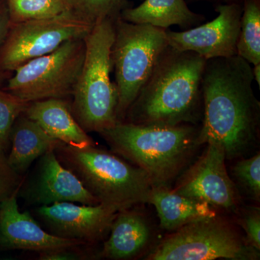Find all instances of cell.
<instances>
[{
    "instance_id": "8992f818",
    "label": "cell",
    "mask_w": 260,
    "mask_h": 260,
    "mask_svg": "<svg viewBox=\"0 0 260 260\" xmlns=\"http://www.w3.org/2000/svg\"><path fill=\"white\" fill-rule=\"evenodd\" d=\"M168 46L166 29L129 23L121 17L116 19L112 59L118 93V122L124 121L128 109Z\"/></svg>"
},
{
    "instance_id": "9c48e42d",
    "label": "cell",
    "mask_w": 260,
    "mask_h": 260,
    "mask_svg": "<svg viewBox=\"0 0 260 260\" xmlns=\"http://www.w3.org/2000/svg\"><path fill=\"white\" fill-rule=\"evenodd\" d=\"M93 27L67 12L54 18L11 24L0 47V69L13 72L68 41L84 39Z\"/></svg>"
},
{
    "instance_id": "4fadbf2b",
    "label": "cell",
    "mask_w": 260,
    "mask_h": 260,
    "mask_svg": "<svg viewBox=\"0 0 260 260\" xmlns=\"http://www.w3.org/2000/svg\"><path fill=\"white\" fill-rule=\"evenodd\" d=\"M225 150L218 143H207L201 157L183 175L173 191L204 202L208 205L230 209L237 203L235 187L225 167Z\"/></svg>"
},
{
    "instance_id": "5bb4252c",
    "label": "cell",
    "mask_w": 260,
    "mask_h": 260,
    "mask_svg": "<svg viewBox=\"0 0 260 260\" xmlns=\"http://www.w3.org/2000/svg\"><path fill=\"white\" fill-rule=\"evenodd\" d=\"M19 190L0 204L2 248L40 253L70 246L90 245L82 241L56 237L44 231L28 212L19 210Z\"/></svg>"
},
{
    "instance_id": "4316f807",
    "label": "cell",
    "mask_w": 260,
    "mask_h": 260,
    "mask_svg": "<svg viewBox=\"0 0 260 260\" xmlns=\"http://www.w3.org/2000/svg\"><path fill=\"white\" fill-rule=\"evenodd\" d=\"M246 234V242L253 248L260 249V216L259 211H251L246 214L241 220Z\"/></svg>"
},
{
    "instance_id": "7c38bea8",
    "label": "cell",
    "mask_w": 260,
    "mask_h": 260,
    "mask_svg": "<svg viewBox=\"0 0 260 260\" xmlns=\"http://www.w3.org/2000/svg\"><path fill=\"white\" fill-rule=\"evenodd\" d=\"M118 210L102 204L75 205L56 203L34 209L49 233L63 239L95 244L110 232Z\"/></svg>"
},
{
    "instance_id": "d6986e66",
    "label": "cell",
    "mask_w": 260,
    "mask_h": 260,
    "mask_svg": "<svg viewBox=\"0 0 260 260\" xmlns=\"http://www.w3.org/2000/svg\"><path fill=\"white\" fill-rule=\"evenodd\" d=\"M148 203L155 207L160 226L167 231H176L200 219L216 216L208 203L178 194L167 186H154Z\"/></svg>"
},
{
    "instance_id": "7a4b0ae2",
    "label": "cell",
    "mask_w": 260,
    "mask_h": 260,
    "mask_svg": "<svg viewBox=\"0 0 260 260\" xmlns=\"http://www.w3.org/2000/svg\"><path fill=\"white\" fill-rule=\"evenodd\" d=\"M205 62L206 59L196 53L168 46L128 109L124 122L199 125L203 116Z\"/></svg>"
},
{
    "instance_id": "ffe728a7",
    "label": "cell",
    "mask_w": 260,
    "mask_h": 260,
    "mask_svg": "<svg viewBox=\"0 0 260 260\" xmlns=\"http://www.w3.org/2000/svg\"><path fill=\"white\" fill-rule=\"evenodd\" d=\"M237 55L250 64H260V0H244Z\"/></svg>"
},
{
    "instance_id": "f546056e",
    "label": "cell",
    "mask_w": 260,
    "mask_h": 260,
    "mask_svg": "<svg viewBox=\"0 0 260 260\" xmlns=\"http://www.w3.org/2000/svg\"><path fill=\"white\" fill-rule=\"evenodd\" d=\"M252 70L254 80H255L258 84V86L260 88V64L252 66Z\"/></svg>"
},
{
    "instance_id": "5b68a950",
    "label": "cell",
    "mask_w": 260,
    "mask_h": 260,
    "mask_svg": "<svg viewBox=\"0 0 260 260\" xmlns=\"http://www.w3.org/2000/svg\"><path fill=\"white\" fill-rule=\"evenodd\" d=\"M115 21L105 19L84 38L85 58L70 107L87 133L99 134L118 123V93L110 77Z\"/></svg>"
},
{
    "instance_id": "d4e9b609",
    "label": "cell",
    "mask_w": 260,
    "mask_h": 260,
    "mask_svg": "<svg viewBox=\"0 0 260 260\" xmlns=\"http://www.w3.org/2000/svg\"><path fill=\"white\" fill-rule=\"evenodd\" d=\"M22 176L10 167L5 150L0 148V204L20 189L25 179Z\"/></svg>"
},
{
    "instance_id": "484cf974",
    "label": "cell",
    "mask_w": 260,
    "mask_h": 260,
    "mask_svg": "<svg viewBox=\"0 0 260 260\" xmlns=\"http://www.w3.org/2000/svg\"><path fill=\"white\" fill-rule=\"evenodd\" d=\"M90 245L70 246L39 253L40 260H88L95 259L98 253L89 248Z\"/></svg>"
},
{
    "instance_id": "ba28073f",
    "label": "cell",
    "mask_w": 260,
    "mask_h": 260,
    "mask_svg": "<svg viewBox=\"0 0 260 260\" xmlns=\"http://www.w3.org/2000/svg\"><path fill=\"white\" fill-rule=\"evenodd\" d=\"M259 251L232 225L217 217L200 219L175 231L148 256L152 260L256 259Z\"/></svg>"
},
{
    "instance_id": "2e32d148",
    "label": "cell",
    "mask_w": 260,
    "mask_h": 260,
    "mask_svg": "<svg viewBox=\"0 0 260 260\" xmlns=\"http://www.w3.org/2000/svg\"><path fill=\"white\" fill-rule=\"evenodd\" d=\"M99 257L114 260L131 259L140 255L148 245L150 230L146 219L131 208L116 214Z\"/></svg>"
},
{
    "instance_id": "30bf717a",
    "label": "cell",
    "mask_w": 260,
    "mask_h": 260,
    "mask_svg": "<svg viewBox=\"0 0 260 260\" xmlns=\"http://www.w3.org/2000/svg\"><path fill=\"white\" fill-rule=\"evenodd\" d=\"M215 10L218 15L209 23L180 32L166 29L169 47L192 51L206 60L237 55L243 4L220 5Z\"/></svg>"
},
{
    "instance_id": "cb8c5ba5",
    "label": "cell",
    "mask_w": 260,
    "mask_h": 260,
    "mask_svg": "<svg viewBox=\"0 0 260 260\" xmlns=\"http://www.w3.org/2000/svg\"><path fill=\"white\" fill-rule=\"evenodd\" d=\"M233 173L248 192L259 200L260 196V155L239 160L234 166Z\"/></svg>"
},
{
    "instance_id": "44dd1931",
    "label": "cell",
    "mask_w": 260,
    "mask_h": 260,
    "mask_svg": "<svg viewBox=\"0 0 260 260\" xmlns=\"http://www.w3.org/2000/svg\"><path fill=\"white\" fill-rule=\"evenodd\" d=\"M67 13L94 25L107 18L116 20L128 8L126 0H61Z\"/></svg>"
},
{
    "instance_id": "603a6c76",
    "label": "cell",
    "mask_w": 260,
    "mask_h": 260,
    "mask_svg": "<svg viewBox=\"0 0 260 260\" xmlns=\"http://www.w3.org/2000/svg\"><path fill=\"white\" fill-rule=\"evenodd\" d=\"M29 103L0 89V148L5 151L10 143V133L17 119L23 114Z\"/></svg>"
},
{
    "instance_id": "6da1fadb",
    "label": "cell",
    "mask_w": 260,
    "mask_h": 260,
    "mask_svg": "<svg viewBox=\"0 0 260 260\" xmlns=\"http://www.w3.org/2000/svg\"><path fill=\"white\" fill-rule=\"evenodd\" d=\"M253 82L252 66L239 56L207 59L199 145L218 143L226 159H232L252 144L259 133L260 117Z\"/></svg>"
},
{
    "instance_id": "e0dca14e",
    "label": "cell",
    "mask_w": 260,
    "mask_h": 260,
    "mask_svg": "<svg viewBox=\"0 0 260 260\" xmlns=\"http://www.w3.org/2000/svg\"><path fill=\"white\" fill-rule=\"evenodd\" d=\"M120 17L129 23L162 29L178 25L183 30L198 26L205 20L204 15L188 8L186 0H144L139 6L123 10Z\"/></svg>"
},
{
    "instance_id": "ac0fdd59",
    "label": "cell",
    "mask_w": 260,
    "mask_h": 260,
    "mask_svg": "<svg viewBox=\"0 0 260 260\" xmlns=\"http://www.w3.org/2000/svg\"><path fill=\"white\" fill-rule=\"evenodd\" d=\"M11 150L8 164L15 172L23 175L37 159L55 149L59 140L51 138L36 121L22 114L15 121L10 133Z\"/></svg>"
},
{
    "instance_id": "277c9868",
    "label": "cell",
    "mask_w": 260,
    "mask_h": 260,
    "mask_svg": "<svg viewBox=\"0 0 260 260\" xmlns=\"http://www.w3.org/2000/svg\"><path fill=\"white\" fill-rule=\"evenodd\" d=\"M54 152L100 204L120 211L148 203L154 186L151 179L143 169L116 154L96 145L80 148L61 142Z\"/></svg>"
},
{
    "instance_id": "52a82bcc",
    "label": "cell",
    "mask_w": 260,
    "mask_h": 260,
    "mask_svg": "<svg viewBox=\"0 0 260 260\" xmlns=\"http://www.w3.org/2000/svg\"><path fill=\"white\" fill-rule=\"evenodd\" d=\"M85 52L84 39L68 41L55 51L17 68L4 90L28 103L68 99L74 93Z\"/></svg>"
},
{
    "instance_id": "8fae6325",
    "label": "cell",
    "mask_w": 260,
    "mask_h": 260,
    "mask_svg": "<svg viewBox=\"0 0 260 260\" xmlns=\"http://www.w3.org/2000/svg\"><path fill=\"white\" fill-rule=\"evenodd\" d=\"M39 159L31 177L25 183L23 181L18 191L28 205L45 206L62 202L100 204L79 179L59 162L54 149Z\"/></svg>"
},
{
    "instance_id": "f1b7e54d",
    "label": "cell",
    "mask_w": 260,
    "mask_h": 260,
    "mask_svg": "<svg viewBox=\"0 0 260 260\" xmlns=\"http://www.w3.org/2000/svg\"><path fill=\"white\" fill-rule=\"evenodd\" d=\"M186 2H189V3L205 2V3H210V4H213L214 6L216 7L220 5L232 4V3L243 4L244 0H186Z\"/></svg>"
},
{
    "instance_id": "7402d4cb",
    "label": "cell",
    "mask_w": 260,
    "mask_h": 260,
    "mask_svg": "<svg viewBox=\"0 0 260 260\" xmlns=\"http://www.w3.org/2000/svg\"><path fill=\"white\" fill-rule=\"evenodd\" d=\"M11 24L44 20L66 13L61 0H6Z\"/></svg>"
},
{
    "instance_id": "4dcf8cb0",
    "label": "cell",
    "mask_w": 260,
    "mask_h": 260,
    "mask_svg": "<svg viewBox=\"0 0 260 260\" xmlns=\"http://www.w3.org/2000/svg\"><path fill=\"white\" fill-rule=\"evenodd\" d=\"M10 75H11V72L0 69V85L4 83L5 80L9 79Z\"/></svg>"
},
{
    "instance_id": "83f0119b",
    "label": "cell",
    "mask_w": 260,
    "mask_h": 260,
    "mask_svg": "<svg viewBox=\"0 0 260 260\" xmlns=\"http://www.w3.org/2000/svg\"><path fill=\"white\" fill-rule=\"evenodd\" d=\"M10 26L11 22L6 0H0V47L8 36Z\"/></svg>"
},
{
    "instance_id": "3957f363",
    "label": "cell",
    "mask_w": 260,
    "mask_h": 260,
    "mask_svg": "<svg viewBox=\"0 0 260 260\" xmlns=\"http://www.w3.org/2000/svg\"><path fill=\"white\" fill-rule=\"evenodd\" d=\"M200 125L118 122L99 135L114 153L143 169L153 185L167 186L199 145Z\"/></svg>"
},
{
    "instance_id": "9a60e30c",
    "label": "cell",
    "mask_w": 260,
    "mask_h": 260,
    "mask_svg": "<svg viewBox=\"0 0 260 260\" xmlns=\"http://www.w3.org/2000/svg\"><path fill=\"white\" fill-rule=\"evenodd\" d=\"M24 114L42 126L51 138L65 144L80 148L96 145L75 119L67 99L30 102Z\"/></svg>"
}]
</instances>
